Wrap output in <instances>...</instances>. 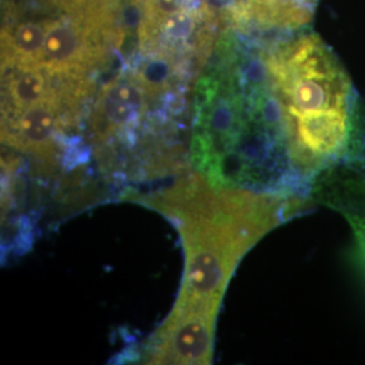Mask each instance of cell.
Returning <instances> with one entry per match:
<instances>
[{
  "mask_svg": "<svg viewBox=\"0 0 365 365\" xmlns=\"http://www.w3.org/2000/svg\"><path fill=\"white\" fill-rule=\"evenodd\" d=\"M318 0H227L225 19L242 34H286L309 26Z\"/></svg>",
  "mask_w": 365,
  "mask_h": 365,
  "instance_id": "52a82bcc",
  "label": "cell"
},
{
  "mask_svg": "<svg viewBox=\"0 0 365 365\" xmlns=\"http://www.w3.org/2000/svg\"><path fill=\"white\" fill-rule=\"evenodd\" d=\"M76 117L64 106H33L11 117L1 118V138L21 152L49 158L57 135Z\"/></svg>",
  "mask_w": 365,
  "mask_h": 365,
  "instance_id": "ba28073f",
  "label": "cell"
},
{
  "mask_svg": "<svg viewBox=\"0 0 365 365\" xmlns=\"http://www.w3.org/2000/svg\"><path fill=\"white\" fill-rule=\"evenodd\" d=\"M215 315L173 312L157 330L150 364H210Z\"/></svg>",
  "mask_w": 365,
  "mask_h": 365,
  "instance_id": "5b68a950",
  "label": "cell"
},
{
  "mask_svg": "<svg viewBox=\"0 0 365 365\" xmlns=\"http://www.w3.org/2000/svg\"><path fill=\"white\" fill-rule=\"evenodd\" d=\"M158 86L141 72L122 73L108 81L99 93L92 110L91 129L98 141L135 126L156 95Z\"/></svg>",
  "mask_w": 365,
  "mask_h": 365,
  "instance_id": "8992f818",
  "label": "cell"
},
{
  "mask_svg": "<svg viewBox=\"0 0 365 365\" xmlns=\"http://www.w3.org/2000/svg\"><path fill=\"white\" fill-rule=\"evenodd\" d=\"M138 51L173 69L205 64L217 45L220 18L210 0H130Z\"/></svg>",
  "mask_w": 365,
  "mask_h": 365,
  "instance_id": "277c9868",
  "label": "cell"
},
{
  "mask_svg": "<svg viewBox=\"0 0 365 365\" xmlns=\"http://www.w3.org/2000/svg\"><path fill=\"white\" fill-rule=\"evenodd\" d=\"M185 271L175 312L215 315L235 267L261 237L286 221L271 196L240 188L214 191L178 212Z\"/></svg>",
  "mask_w": 365,
  "mask_h": 365,
  "instance_id": "3957f363",
  "label": "cell"
},
{
  "mask_svg": "<svg viewBox=\"0 0 365 365\" xmlns=\"http://www.w3.org/2000/svg\"><path fill=\"white\" fill-rule=\"evenodd\" d=\"M125 0H3L1 69L91 88L125 39Z\"/></svg>",
  "mask_w": 365,
  "mask_h": 365,
  "instance_id": "7a4b0ae2",
  "label": "cell"
},
{
  "mask_svg": "<svg viewBox=\"0 0 365 365\" xmlns=\"http://www.w3.org/2000/svg\"><path fill=\"white\" fill-rule=\"evenodd\" d=\"M257 76L269 123L300 178L342 165L363 149V120L352 80L314 33L279 39L259 53Z\"/></svg>",
  "mask_w": 365,
  "mask_h": 365,
  "instance_id": "6da1fadb",
  "label": "cell"
}]
</instances>
